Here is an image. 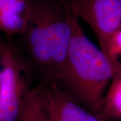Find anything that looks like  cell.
<instances>
[{
  "instance_id": "obj_1",
  "label": "cell",
  "mask_w": 121,
  "mask_h": 121,
  "mask_svg": "<svg viewBox=\"0 0 121 121\" xmlns=\"http://www.w3.org/2000/svg\"><path fill=\"white\" fill-rule=\"evenodd\" d=\"M72 36L56 85L91 112L101 114L104 95L115 73L105 53L72 15Z\"/></svg>"
},
{
  "instance_id": "obj_2",
  "label": "cell",
  "mask_w": 121,
  "mask_h": 121,
  "mask_svg": "<svg viewBox=\"0 0 121 121\" xmlns=\"http://www.w3.org/2000/svg\"><path fill=\"white\" fill-rule=\"evenodd\" d=\"M72 14L65 2L30 0L24 39L30 63L56 83L68 52L72 36Z\"/></svg>"
},
{
  "instance_id": "obj_3",
  "label": "cell",
  "mask_w": 121,
  "mask_h": 121,
  "mask_svg": "<svg viewBox=\"0 0 121 121\" xmlns=\"http://www.w3.org/2000/svg\"><path fill=\"white\" fill-rule=\"evenodd\" d=\"M32 63L9 44L0 45V121H16L31 89Z\"/></svg>"
},
{
  "instance_id": "obj_4",
  "label": "cell",
  "mask_w": 121,
  "mask_h": 121,
  "mask_svg": "<svg viewBox=\"0 0 121 121\" xmlns=\"http://www.w3.org/2000/svg\"><path fill=\"white\" fill-rule=\"evenodd\" d=\"M65 4L70 13L91 29L99 47L121 30V0H69Z\"/></svg>"
},
{
  "instance_id": "obj_5",
  "label": "cell",
  "mask_w": 121,
  "mask_h": 121,
  "mask_svg": "<svg viewBox=\"0 0 121 121\" xmlns=\"http://www.w3.org/2000/svg\"><path fill=\"white\" fill-rule=\"evenodd\" d=\"M52 121H99L100 115L91 112L77 102L60 87L44 86Z\"/></svg>"
},
{
  "instance_id": "obj_6",
  "label": "cell",
  "mask_w": 121,
  "mask_h": 121,
  "mask_svg": "<svg viewBox=\"0 0 121 121\" xmlns=\"http://www.w3.org/2000/svg\"><path fill=\"white\" fill-rule=\"evenodd\" d=\"M30 12V0H0V33L22 35Z\"/></svg>"
},
{
  "instance_id": "obj_7",
  "label": "cell",
  "mask_w": 121,
  "mask_h": 121,
  "mask_svg": "<svg viewBox=\"0 0 121 121\" xmlns=\"http://www.w3.org/2000/svg\"><path fill=\"white\" fill-rule=\"evenodd\" d=\"M16 121H52L44 86L31 88L27 93Z\"/></svg>"
},
{
  "instance_id": "obj_8",
  "label": "cell",
  "mask_w": 121,
  "mask_h": 121,
  "mask_svg": "<svg viewBox=\"0 0 121 121\" xmlns=\"http://www.w3.org/2000/svg\"><path fill=\"white\" fill-rule=\"evenodd\" d=\"M101 115L121 120V71L116 72L104 95Z\"/></svg>"
},
{
  "instance_id": "obj_9",
  "label": "cell",
  "mask_w": 121,
  "mask_h": 121,
  "mask_svg": "<svg viewBox=\"0 0 121 121\" xmlns=\"http://www.w3.org/2000/svg\"><path fill=\"white\" fill-rule=\"evenodd\" d=\"M99 47L111 63L114 72L121 71V30L112 35Z\"/></svg>"
},
{
  "instance_id": "obj_10",
  "label": "cell",
  "mask_w": 121,
  "mask_h": 121,
  "mask_svg": "<svg viewBox=\"0 0 121 121\" xmlns=\"http://www.w3.org/2000/svg\"><path fill=\"white\" fill-rule=\"evenodd\" d=\"M99 121H109V119L106 118V117H104V116L101 115V116H100V118H99Z\"/></svg>"
},
{
  "instance_id": "obj_11",
  "label": "cell",
  "mask_w": 121,
  "mask_h": 121,
  "mask_svg": "<svg viewBox=\"0 0 121 121\" xmlns=\"http://www.w3.org/2000/svg\"><path fill=\"white\" fill-rule=\"evenodd\" d=\"M0 45H1V44H0Z\"/></svg>"
}]
</instances>
